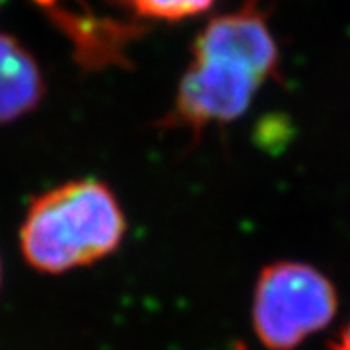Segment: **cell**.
<instances>
[{
	"label": "cell",
	"instance_id": "cell-1",
	"mask_svg": "<svg viewBox=\"0 0 350 350\" xmlns=\"http://www.w3.org/2000/svg\"><path fill=\"white\" fill-rule=\"evenodd\" d=\"M126 236L117 195L98 179H75L33 200L20 226L25 262L43 275H64L109 257Z\"/></svg>",
	"mask_w": 350,
	"mask_h": 350
},
{
	"label": "cell",
	"instance_id": "cell-2",
	"mask_svg": "<svg viewBox=\"0 0 350 350\" xmlns=\"http://www.w3.org/2000/svg\"><path fill=\"white\" fill-rule=\"evenodd\" d=\"M337 312V288L310 262L275 261L257 276L251 323L267 350H296L331 325Z\"/></svg>",
	"mask_w": 350,
	"mask_h": 350
},
{
	"label": "cell",
	"instance_id": "cell-3",
	"mask_svg": "<svg viewBox=\"0 0 350 350\" xmlns=\"http://www.w3.org/2000/svg\"><path fill=\"white\" fill-rule=\"evenodd\" d=\"M265 84L247 66L220 57L193 55L177 90L172 119L193 135L208 125H226L250 109Z\"/></svg>",
	"mask_w": 350,
	"mask_h": 350
},
{
	"label": "cell",
	"instance_id": "cell-4",
	"mask_svg": "<svg viewBox=\"0 0 350 350\" xmlns=\"http://www.w3.org/2000/svg\"><path fill=\"white\" fill-rule=\"evenodd\" d=\"M193 55L236 61L265 82L275 78L278 70L276 39L265 14L253 4L211 20L195 39Z\"/></svg>",
	"mask_w": 350,
	"mask_h": 350
},
{
	"label": "cell",
	"instance_id": "cell-5",
	"mask_svg": "<svg viewBox=\"0 0 350 350\" xmlns=\"http://www.w3.org/2000/svg\"><path fill=\"white\" fill-rule=\"evenodd\" d=\"M43 92L38 61L12 36L0 33V125L33 111Z\"/></svg>",
	"mask_w": 350,
	"mask_h": 350
},
{
	"label": "cell",
	"instance_id": "cell-6",
	"mask_svg": "<svg viewBox=\"0 0 350 350\" xmlns=\"http://www.w3.org/2000/svg\"><path fill=\"white\" fill-rule=\"evenodd\" d=\"M129 6L144 18L179 22L204 14L216 0H126Z\"/></svg>",
	"mask_w": 350,
	"mask_h": 350
},
{
	"label": "cell",
	"instance_id": "cell-7",
	"mask_svg": "<svg viewBox=\"0 0 350 350\" xmlns=\"http://www.w3.org/2000/svg\"><path fill=\"white\" fill-rule=\"evenodd\" d=\"M331 350H350V321L338 331L335 342L331 345Z\"/></svg>",
	"mask_w": 350,
	"mask_h": 350
},
{
	"label": "cell",
	"instance_id": "cell-8",
	"mask_svg": "<svg viewBox=\"0 0 350 350\" xmlns=\"http://www.w3.org/2000/svg\"><path fill=\"white\" fill-rule=\"evenodd\" d=\"M0 286H2V261H0Z\"/></svg>",
	"mask_w": 350,
	"mask_h": 350
}]
</instances>
